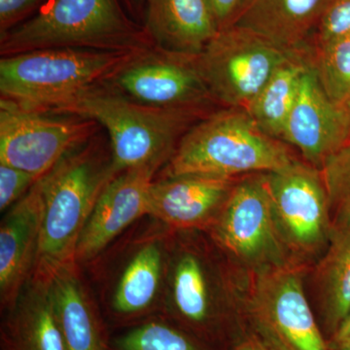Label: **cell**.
<instances>
[{
	"label": "cell",
	"mask_w": 350,
	"mask_h": 350,
	"mask_svg": "<svg viewBox=\"0 0 350 350\" xmlns=\"http://www.w3.org/2000/svg\"><path fill=\"white\" fill-rule=\"evenodd\" d=\"M276 224L299 256L325 250L333 232L330 202L321 170L298 159L265 174Z\"/></svg>",
	"instance_id": "11"
},
{
	"label": "cell",
	"mask_w": 350,
	"mask_h": 350,
	"mask_svg": "<svg viewBox=\"0 0 350 350\" xmlns=\"http://www.w3.org/2000/svg\"><path fill=\"white\" fill-rule=\"evenodd\" d=\"M110 350H207L204 340L158 315L122 329L110 338Z\"/></svg>",
	"instance_id": "24"
},
{
	"label": "cell",
	"mask_w": 350,
	"mask_h": 350,
	"mask_svg": "<svg viewBox=\"0 0 350 350\" xmlns=\"http://www.w3.org/2000/svg\"><path fill=\"white\" fill-rule=\"evenodd\" d=\"M172 232L145 216L83 268L108 326L129 328L162 315Z\"/></svg>",
	"instance_id": "1"
},
{
	"label": "cell",
	"mask_w": 350,
	"mask_h": 350,
	"mask_svg": "<svg viewBox=\"0 0 350 350\" xmlns=\"http://www.w3.org/2000/svg\"><path fill=\"white\" fill-rule=\"evenodd\" d=\"M100 130L93 120L0 98V163L42 177Z\"/></svg>",
	"instance_id": "10"
},
{
	"label": "cell",
	"mask_w": 350,
	"mask_h": 350,
	"mask_svg": "<svg viewBox=\"0 0 350 350\" xmlns=\"http://www.w3.org/2000/svg\"><path fill=\"white\" fill-rule=\"evenodd\" d=\"M347 109H349V122H350V103H349V107H347Z\"/></svg>",
	"instance_id": "35"
},
{
	"label": "cell",
	"mask_w": 350,
	"mask_h": 350,
	"mask_svg": "<svg viewBox=\"0 0 350 350\" xmlns=\"http://www.w3.org/2000/svg\"><path fill=\"white\" fill-rule=\"evenodd\" d=\"M332 1L246 0L231 25L247 29L285 52L312 54L315 29Z\"/></svg>",
	"instance_id": "19"
},
{
	"label": "cell",
	"mask_w": 350,
	"mask_h": 350,
	"mask_svg": "<svg viewBox=\"0 0 350 350\" xmlns=\"http://www.w3.org/2000/svg\"><path fill=\"white\" fill-rule=\"evenodd\" d=\"M234 350H273L259 335H251L243 338L234 347Z\"/></svg>",
	"instance_id": "31"
},
{
	"label": "cell",
	"mask_w": 350,
	"mask_h": 350,
	"mask_svg": "<svg viewBox=\"0 0 350 350\" xmlns=\"http://www.w3.org/2000/svg\"><path fill=\"white\" fill-rule=\"evenodd\" d=\"M217 23L219 31L230 27L238 17L246 0H207Z\"/></svg>",
	"instance_id": "30"
},
{
	"label": "cell",
	"mask_w": 350,
	"mask_h": 350,
	"mask_svg": "<svg viewBox=\"0 0 350 350\" xmlns=\"http://www.w3.org/2000/svg\"><path fill=\"white\" fill-rule=\"evenodd\" d=\"M349 142V109L327 96L310 63L301 76L282 142L294 147L306 163L320 170L332 154Z\"/></svg>",
	"instance_id": "14"
},
{
	"label": "cell",
	"mask_w": 350,
	"mask_h": 350,
	"mask_svg": "<svg viewBox=\"0 0 350 350\" xmlns=\"http://www.w3.org/2000/svg\"><path fill=\"white\" fill-rule=\"evenodd\" d=\"M47 111L93 120L105 129L117 174L148 165L162 170L186 131L213 112L144 105L107 83L88 89Z\"/></svg>",
	"instance_id": "3"
},
{
	"label": "cell",
	"mask_w": 350,
	"mask_h": 350,
	"mask_svg": "<svg viewBox=\"0 0 350 350\" xmlns=\"http://www.w3.org/2000/svg\"><path fill=\"white\" fill-rule=\"evenodd\" d=\"M332 350H350V338L331 347Z\"/></svg>",
	"instance_id": "34"
},
{
	"label": "cell",
	"mask_w": 350,
	"mask_h": 350,
	"mask_svg": "<svg viewBox=\"0 0 350 350\" xmlns=\"http://www.w3.org/2000/svg\"><path fill=\"white\" fill-rule=\"evenodd\" d=\"M126 2L130 4L131 8L135 9V10L139 11L145 7L146 0H126Z\"/></svg>",
	"instance_id": "33"
},
{
	"label": "cell",
	"mask_w": 350,
	"mask_h": 350,
	"mask_svg": "<svg viewBox=\"0 0 350 350\" xmlns=\"http://www.w3.org/2000/svg\"><path fill=\"white\" fill-rule=\"evenodd\" d=\"M153 47L118 0H48L33 17L0 36L1 57L50 48L137 53Z\"/></svg>",
	"instance_id": "5"
},
{
	"label": "cell",
	"mask_w": 350,
	"mask_h": 350,
	"mask_svg": "<svg viewBox=\"0 0 350 350\" xmlns=\"http://www.w3.org/2000/svg\"><path fill=\"white\" fill-rule=\"evenodd\" d=\"M49 292L66 350H110L108 324L81 266L73 261L59 269Z\"/></svg>",
	"instance_id": "18"
},
{
	"label": "cell",
	"mask_w": 350,
	"mask_h": 350,
	"mask_svg": "<svg viewBox=\"0 0 350 350\" xmlns=\"http://www.w3.org/2000/svg\"><path fill=\"white\" fill-rule=\"evenodd\" d=\"M320 308L332 336L350 310V222L333 228L315 269Z\"/></svg>",
	"instance_id": "22"
},
{
	"label": "cell",
	"mask_w": 350,
	"mask_h": 350,
	"mask_svg": "<svg viewBox=\"0 0 350 350\" xmlns=\"http://www.w3.org/2000/svg\"><path fill=\"white\" fill-rule=\"evenodd\" d=\"M41 177L0 163V211L6 213L25 197Z\"/></svg>",
	"instance_id": "28"
},
{
	"label": "cell",
	"mask_w": 350,
	"mask_h": 350,
	"mask_svg": "<svg viewBox=\"0 0 350 350\" xmlns=\"http://www.w3.org/2000/svg\"><path fill=\"white\" fill-rule=\"evenodd\" d=\"M291 55L247 29L231 25L216 33L196 57V63L218 105L246 111Z\"/></svg>",
	"instance_id": "8"
},
{
	"label": "cell",
	"mask_w": 350,
	"mask_h": 350,
	"mask_svg": "<svg viewBox=\"0 0 350 350\" xmlns=\"http://www.w3.org/2000/svg\"><path fill=\"white\" fill-rule=\"evenodd\" d=\"M312 63L310 54L295 53L266 83L246 112L269 137L282 142L288 116L293 107L301 76Z\"/></svg>",
	"instance_id": "23"
},
{
	"label": "cell",
	"mask_w": 350,
	"mask_h": 350,
	"mask_svg": "<svg viewBox=\"0 0 350 350\" xmlns=\"http://www.w3.org/2000/svg\"><path fill=\"white\" fill-rule=\"evenodd\" d=\"M237 181L206 175L155 178L149 188L147 216L174 231L207 232Z\"/></svg>",
	"instance_id": "16"
},
{
	"label": "cell",
	"mask_w": 350,
	"mask_h": 350,
	"mask_svg": "<svg viewBox=\"0 0 350 350\" xmlns=\"http://www.w3.org/2000/svg\"><path fill=\"white\" fill-rule=\"evenodd\" d=\"M107 84L151 107L213 111L217 105L200 75L196 57L154 46L135 55Z\"/></svg>",
	"instance_id": "12"
},
{
	"label": "cell",
	"mask_w": 350,
	"mask_h": 350,
	"mask_svg": "<svg viewBox=\"0 0 350 350\" xmlns=\"http://www.w3.org/2000/svg\"><path fill=\"white\" fill-rule=\"evenodd\" d=\"M303 271L291 260L255 271L251 282L248 315L273 350H332L306 299Z\"/></svg>",
	"instance_id": "7"
},
{
	"label": "cell",
	"mask_w": 350,
	"mask_h": 350,
	"mask_svg": "<svg viewBox=\"0 0 350 350\" xmlns=\"http://www.w3.org/2000/svg\"><path fill=\"white\" fill-rule=\"evenodd\" d=\"M312 64L327 96L338 107L350 103V36L315 46Z\"/></svg>",
	"instance_id": "25"
},
{
	"label": "cell",
	"mask_w": 350,
	"mask_h": 350,
	"mask_svg": "<svg viewBox=\"0 0 350 350\" xmlns=\"http://www.w3.org/2000/svg\"><path fill=\"white\" fill-rule=\"evenodd\" d=\"M117 175L109 142L96 135L39 179L42 222L31 278L50 283L59 269L75 261L76 246L88 219Z\"/></svg>",
	"instance_id": "2"
},
{
	"label": "cell",
	"mask_w": 350,
	"mask_h": 350,
	"mask_svg": "<svg viewBox=\"0 0 350 350\" xmlns=\"http://www.w3.org/2000/svg\"><path fill=\"white\" fill-rule=\"evenodd\" d=\"M206 234L228 256L254 271L291 261L276 224L265 174L237 181Z\"/></svg>",
	"instance_id": "9"
},
{
	"label": "cell",
	"mask_w": 350,
	"mask_h": 350,
	"mask_svg": "<svg viewBox=\"0 0 350 350\" xmlns=\"http://www.w3.org/2000/svg\"><path fill=\"white\" fill-rule=\"evenodd\" d=\"M49 285L29 278L15 305L3 313L1 350H66L51 303Z\"/></svg>",
	"instance_id": "21"
},
{
	"label": "cell",
	"mask_w": 350,
	"mask_h": 350,
	"mask_svg": "<svg viewBox=\"0 0 350 350\" xmlns=\"http://www.w3.org/2000/svg\"><path fill=\"white\" fill-rule=\"evenodd\" d=\"M40 179V178H39ZM4 213L0 225V308L8 312L31 278L40 239V182Z\"/></svg>",
	"instance_id": "17"
},
{
	"label": "cell",
	"mask_w": 350,
	"mask_h": 350,
	"mask_svg": "<svg viewBox=\"0 0 350 350\" xmlns=\"http://www.w3.org/2000/svg\"><path fill=\"white\" fill-rule=\"evenodd\" d=\"M144 27L154 47L197 57L219 31L207 0H146Z\"/></svg>",
	"instance_id": "20"
},
{
	"label": "cell",
	"mask_w": 350,
	"mask_h": 350,
	"mask_svg": "<svg viewBox=\"0 0 350 350\" xmlns=\"http://www.w3.org/2000/svg\"><path fill=\"white\" fill-rule=\"evenodd\" d=\"M208 262L197 247L170 239L163 317L200 340L213 338L218 312Z\"/></svg>",
	"instance_id": "13"
},
{
	"label": "cell",
	"mask_w": 350,
	"mask_h": 350,
	"mask_svg": "<svg viewBox=\"0 0 350 350\" xmlns=\"http://www.w3.org/2000/svg\"><path fill=\"white\" fill-rule=\"evenodd\" d=\"M138 53L50 48L0 59V94L21 107L47 111L105 84Z\"/></svg>",
	"instance_id": "6"
},
{
	"label": "cell",
	"mask_w": 350,
	"mask_h": 350,
	"mask_svg": "<svg viewBox=\"0 0 350 350\" xmlns=\"http://www.w3.org/2000/svg\"><path fill=\"white\" fill-rule=\"evenodd\" d=\"M288 145L262 133L245 110H214L182 137L155 178L206 175L238 178L266 174L296 160Z\"/></svg>",
	"instance_id": "4"
},
{
	"label": "cell",
	"mask_w": 350,
	"mask_h": 350,
	"mask_svg": "<svg viewBox=\"0 0 350 350\" xmlns=\"http://www.w3.org/2000/svg\"><path fill=\"white\" fill-rule=\"evenodd\" d=\"M350 36V0H333L315 29L312 50L315 46Z\"/></svg>",
	"instance_id": "27"
},
{
	"label": "cell",
	"mask_w": 350,
	"mask_h": 350,
	"mask_svg": "<svg viewBox=\"0 0 350 350\" xmlns=\"http://www.w3.org/2000/svg\"><path fill=\"white\" fill-rule=\"evenodd\" d=\"M160 170L142 167L125 170L109 182L96 202L76 246L75 261L84 268L147 216L149 188Z\"/></svg>",
	"instance_id": "15"
},
{
	"label": "cell",
	"mask_w": 350,
	"mask_h": 350,
	"mask_svg": "<svg viewBox=\"0 0 350 350\" xmlns=\"http://www.w3.org/2000/svg\"><path fill=\"white\" fill-rule=\"evenodd\" d=\"M349 338H350V310L345 317L344 321L342 322L338 330L335 332L333 337H332L330 347L340 344V342H344L345 340Z\"/></svg>",
	"instance_id": "32"
},
{
	"label": "cell",
	"mask_w": 350,
	"mask_h": 350,
	"mask_svg": "<svg viewBox=\"0 0 350 350\" xmlns=\"http://www.w3.org/2000/svg\"><path fill=\"white\" fill-rule=\"evenodd\" d=\"M48 0H0V36L22 24L29 14Z\"/></svg>",
	"instance_id": "29"
},
{
	"label": "cell",
	"mask_w": 350,
	"mask_h": 350,
	"mask_svg": "<svg viewBox=\"0 0 350 350\" xmlns=\"http://www.w3.org/2000/svg\"><path fill=\"white\" fill-rule=\"evenodd\" d=\"M320 170L328 192L333 228L350 222V142L332 154Z\"/></svg>",
	"instance_id": "26"
}]
</instances>
